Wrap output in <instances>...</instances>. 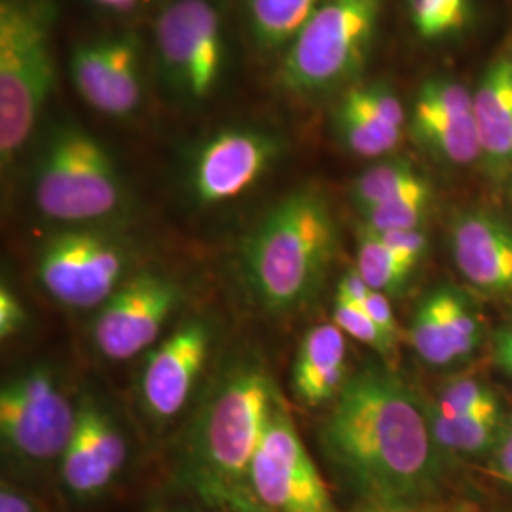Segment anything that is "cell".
<instances>
[{
    "mask_svg": "<svg viewBox=\"0 0 512 512\" xmlns=\"http://www.w3.org/2000/svg\"><path fill=\"white\" fill-rule=\"evenodd\" d=\"M325 0H243L249 33L264 52L287 50Z\"/></svg>",
    "mask_w": 512,
    "mask_h": 512,
    "instance_id": "22",
    "label": "cell"
},
{
    "mask_svg": "<svg viewBox=\"0 0 512 512\" xmlns=\"http://www.w3.org/2000/svg\"><path fill=\"white\" fill-rule=\"evenodd\" d=\"M370 291L372 289L366 285L365 279L357 272V268H353V270H348L346 274L342 275V279L338 283V289H336V296L348 298L351 302L365 304Z\"/></svg>",
    "mask_w": 512,
    "mask_h": 512,
    "instance_id": "34",
    "label": "cell"
},
{
    "mask_svg": "<svg viewBox=\"0 0 512 512\" xmlns=\"http://www.w3.org/2000/svg\"><path fill=\"white\" fill-rule=\"evenodd\" d=\"M211 349V330L203 319H188L158 348L141 374V401L154 421L175 418L192 395Z\"/></svg>",
    "mask_w": 512,
    "mask_h": 512,
    "instance_id": "16",
    "label": "cell"
},
{
    "mask_svg": "<svg viewBox=\"0 0 512 512\" xmlns=\"http://www.w3.org/2000/svg\"><path fill=\"white\" fill-rule=\"evenodd\" d=\"M27 323V311L12 287L2 283L0 287V336L12 338Z\"/></svg>",
    "mask_w": 512,
    "mask_h": 512,
    "instance_id": "32",
    "label": "cell"
},
{
    "mask_svg": "<svg viewBox=\"0 0 512 512\" xmlns=\"http://www.w3.org/2000/svg\"><path fill=\"white\" fill-rule=\"evenodd\" d=\"M281 393L253 357L228 366L213 385L186 439L183 478L207 505L224 512H264L251 467Z\"/></svg>",
    "mask_w": 512,
    "mask_h": 512,
    "instance_id": "2",
    "label": "cell"
},
{
    "mask_svg": "<svg viewBox=\"0 0 512 512\" xmlns=\"http://www.w3.org/2000/svg\"><path fill=\"white\" fill-rule=\"evenodd\" d=\"M181 302V287L160 272H137L101 306L93 342L112 361H128L150 348Z\"/></svg>",
    "mask_w": 512,
    "mask_h": 512,
    "instance_id": "11",
    "label": "cell"
},
{
    "mask_svg": "<svg viewBox=\"0 0 512 512\" xmlns=\"http://www.w3.org/2000/svg\"><path fill=\"white\" fill-rule=\"evenodd\" d=\"M128 461V440L109 414L93 401L76 406V427L61 463L67 492L80 499L103 494Z\"/></svg>",
    "mask_w": 512,
    "mask_h": 512,
    "instance_id": "18",
    "label": "cell"
},
{
    "mask_svg": "<svg viewBox=\"0 0 512 512\" xmlns=\"http://www.w3.org/2000/svg\"><path fill=\"white\" fill-rule=\"evenodd\" d=\"M342 97H346L357 107L380 116L382 120L397 126V128L404 129V126L408 124V114L404 110L403 101L387 84H382V82L357 84V86H351Z\"/></svg>",
    "mask_w": 512,
    "mask_h": 512,
    "instance_id": "30",
    "label": "cell"
},
{
    "mask_svg": "<svg viewBox=\"0 0 512 512\" xmlns=\"http://www.w3.org/2000/svg\"><path fill=\"white\" fill-rule=\"evenodd\" d=\"M52 0H0V156L29 141L54 86Z\"/></svg>",
    "mask_w": 512,
    "mask_h": 512,
    "instance_id": "4",
    "label": "cell"
},
{
    "mask_svg": "<svg viewBox=\"0 0 512 512\" xmlns=\"http://www.w3.org/2000/svg\"><path fill=\"white\" fill-rule=\"evenodd\" d=\"M446 416H501L505 414L501 399L492 385L475 376H458L440 387L433 403Z\"/></svg>",
    "mask_w": 512,
    "mask_h": 512,
    "instance_id": "28",
    "label": "cell"
},
{
    "mask_svg": "<svg viewBox=\"0 0 512 512\" xmlns=\"http://www.w3.org/2000/svg\"><path fill=\"white\" fill-rule=\"evenodd\" d=\"M92 2L101 6V8L118 12V14H129V12L145 8L148 4H152L154 0H92Z\"/></svg>",
    "mask_w": 512,
    "mask_h": 512,
    "instance_id": "36",
    "label": "cell"
},
{
    "mask_svg": "<svg viewBox=\"0 0 512 512\" xmlns=\"http://www.w3.org/2000/svg\"><path fill=\"white\" fill-rule=\"evenodd\" d=\"M76 427V406L54 372L33 366L0 391V437L4 450L29 465L61 459Z\"/></svg>",
    "mask_w": 512,
    "mask_h": 512,
    "instance_id": "8",
    "label": "cell"
},
{
    "mask_svg": "<svg viewBox=\"0 0 512 512\" xmlns=\"http://www.w3.org/2000/svg\"><path fill=\"white\" fill-rule=\"evenodd\" d=\"M361 232H365V230H361ZM366 234L382 241L389 251L401 256L404 262H408L414 268H418V264L429 251V238L421 228H416V230H391V232H378V234L366 232Z\"/></svg>",
    "mask_w": 512,
    "mask_h": 512,
    "instance_id": "31",
    "label": "cell"
},
{
    "mask_svg": "<svg viewBox=\"0 0 512 512\" xmlns=\"http://www.w3.org/2000/svg\"><path fill=\"white\" fill-rule=\"evenodd\" d=\"M431 433L446 458H488L501 439L509 416H446L425 403Z\"/></svg>",
    "mask_w": 512,
    "mask_h": 512,
    "instance_id": "21",
    "label": "cell"
},
{
    "mask_svg": "<svg viewBox=\"0 0 512 512\" xmlns=\"http://www.w3.org/2000/svg\"><path fill=\"white\" fill-rule=\"evenodd\" d=\"M427 183L429 179L412 162L403 158H389L370 165L353 181L351 202L361 213Z\"/></svg>",
    "mask_w": 512,
    "mask_h": 512,
    "instance_id": "24",
    "label": "cell"
},
{
    "mask_svg": "<svg viewBox=\"0 0 512 512\" xmlns=\"http://www.w3.org/2000/svg\"><path fill=\"white\" fill-rule=\"evenodd\" d=\"M338 249V228L325 196L298 188L266 213L243 243L247 287L264 310L296 311L311 302Z\"/></svg>",
    "mask_w": 512,
    "mask_h": 512,
    "instance_id": "3",
    "label": "cell"
},
{
    "mask_svg": "<svg viewBox=\"0 0 512 512\" xmlns=\"http://www.w3.org/2000/svg\"><path fill=\"white\" fill-rule=\"evenodd\" d=\"M450 251L476 291L512 298V222L488 207L461 209L450 224Z\"/></svg>",
    "mask_w": 512,
    "mask_h": 512,
    "instance_id": "17",
    "label": "cell"
},
{
    "mask_svg": "<svg viewBox=\"0 0 512 512\" xmlns=\"http://www.w3.org/2000/svg\"><path fill=\"white\" fill-rule=\"evenodd\" d=\"M357 272L365 279L372 291L397 296L404 293L414 277V266L404 262L401 256L389 251L382 241L359 232Z\"/></svg>",
    "mask_w": 512,
    "mask_h": 512,
    "instance_id": "26",
    "label": "cell"
},
{
    "mask_svg": "<svg viewBox=\"0 0 512 512\" xmlns=\"http://www.w3.org/2000/svg\"><path fill=\"white\" fill-rule=\"evenodd\" d=\"M332 319H334V325L344 334L374 349L378 355L384 357L385 361H391L397 355L399 346L385 336L382 329L374 323V319L368 315L363 304L336 296L334 308H332Z\"/></svg>",
    "mask_w": 512,
    "mask_h": 512,
    "instance_id": "29",
    "label": "cell"
},
{
    "mask_svg": "<svg viewBox=\"0 0 512 512\" xmlns=\"http://www.w3.org/2000/svg\"><path fill=\"white\" fill-rule=\"evenodd\" d=\"M158 512H192V511H184V509H171V511H158Z\"/></svg>",
    "mask_w": 512,
    "mask_h": 512,
    "instance_id": "40",
    "label": "cell"
},
{
    "mask_svg": "<svg viewBox=\"0 0 512 512\" xmlns=\"http://www.w3.org/2000/svg\"><path fill=\"white\" fill-rule=\"evenodd\" d=\"M494 355H511L512 357V325L495 334Z\"/></svg>",
    "mask_w": 512,
    "mask_h": 512,
    "instance_id": "37",
    "label": "cell"
},
{
    "mask_svg": "<svg viewBox=\"0 0 512 512\" xmlns=\"http://www.w3.org/2000/svg\"><path fill=\"white\" fill-rule=\"evenodd\" d=\"M348 380L346 334L334 323L308 330L294 359V399L310 408L321 406L336 399Z\"/></svg>",
    "mask_w": 512,
    "mask_h": 512,
    "instance_id": "20",
    "label": "cell"
},
{
    "mask_svg": "<svg viewBox=\"0 0 512 512\" xmlns=\"http://www.w3.org/2000/svg\"><path fill=\"white\" fill-rule=\"evenodd\" d=\"M33 194L48 219L82 224L112 215L124 198L109 150L86 129H55L38 158Z\"/></svg>",
    "mask_w": 512,
    "mask_h": 512,
    "instance_id": "6",
    "label": "cell"
},
{
    "mask_svg": "<svg viewBox=\"0 0 512 512\" xmlns=\"http://www.w3.org/2000/svg\"><path fill=\"white\" fill-rule=\"evenodd\" d=\"M408 128L414 141L440 164H480L473 90L456 78L431 76L421 82L408 114Z\"/></svg>",
    "mask_w": 512,
    "mask_h": 512,
    "instance_id": "13",
    "label": "cell"
},
{
    "mask_svg": "<svg viewBox=\"0 0 512 512\" xmlns=\"http://www.w3.org/2000/svg\"><path fill=\"white\" fill-rule=\"evenodd\" d=\"M473 116L480 165L494 181L512 177V46L501 50L482 71L473 90Z\"/></svg>",
    "mask_w": 512,
    "mask_h": 512,
    "instance_id": "19",
    "label": "cell"
},
{
    "mask_svg": "<svg viewBox=\"0 0 512 512\" xmlns=\"http://www.w3.org/2000/svg\"><path fill=\"white\" fill-rule=\"evenodd\" d=\"M0 512H38L33 503L23 494L16 492L12 486L2 484L0 492Z\"/></svg>",
    "mask_w": 512,
    "mask_h": 512,
    "instance_id": "35",
    "label": "cell"
},
{
    "mask_svg": "<svg viewBox=\"0 0 512 512\" xmlns=\"http://www.w3.org/2000/svg\"><path fill=\"white\" fill-rule=\"evenodd\" d=\"M71 78L80 97L97 112L124 118L141 107L143 54L133 33L93 38L71 54Z\"/></svg>",
    "mask_w": 512,
    "mask_h": 512,
    "instance_id": "14",
    "label": "cell"
},
{
    "mask_svg": "<svg viewBox=\"0 0 512 512\" xmlns=\"http://www.w3.org/2000/svg\"><path fill=\"white\" fill-rule=\"evenodd\" d=\"M384 0H325L283 55L281 84L296 95L327 93L363 71Z\"/></svg>",
    "mask_w": 512,
    "mask_h": 512,
    "instance_id": "5",
    "label": "cell"
},
{
    "mask_svg": "<svg viewBox=\"0 0 512 512\" xmlns=\"http://www.w3.org/2000/svg\"><path fill=\"white\" fill-rule=\"evenodd\" d=\"M321 450L365 503L414 512L439 492L446 456L425 403L387 366L349 376L319 429Z\"/></svg>",
    "mask_w": 512,
    "mask_h": 512,
    "instance_id": "1",
    "label": "cell"
},
{
    "mask_svg": "<svg viewBox=\"0 0 512 512\" xmlns=\"http://www.w3.org/2000/svg\"><path fill=\"white\" fill-rule=\"evenodd\" d=\"M435 200L433 184L427 183L401 196L361 211V230L365 232H391V230H416L427 219Z\"/></svg>",
    "mask_w": 512,
    "mask_h": 512,
    "instance_id": "27",
    "label": "cell"
},
{
    "mask_svg": "<svg viewBox=\"0 0 512 512\" xmlns=\"http://www.w3.org/2000/svg\"><path fill=\"white\" fill-rule=\"evenodd\" d=\"M495 363L499 365V368L512 378V357L511 355H494Z\"/></svg>",
    "mask_w": 512,
    "mask_h": 512,
    "instance_id": "38",
    "label": "cell"
},
{
    "mask_svg": "<svg viewBox=\"0 0 512 512\" xmlns=\"http://www.w3.org/2000/svg\"><path fill=\"white\" fill-rule=\"evenodd\" d=\"M131 255L122 239L99 230H67L48 239L38 253L40 285L73 310L103 306L128 279Z\"/></svg>",
    "mask_w": 512,
    "mask_h": 512,
    "instance_id": "9",
    "label": "cell"
},
{
    "mask_svg": "<svg viewBox=\"0 0 512 512\" xmlns=\"http://www.w3.org/2000/svg\"><path fill=\"white\" fill-rule=\"evenodd\" d=\"M332 129L340 145L361 158H382L393 152L399 147L404 131L357 107L346 97L334 109Z\"/></svg>",
    "mask_w": 512,
    "mask_h": 512,
    "instance_id": "23",
    "label": "cell"
},
{
    "mask_svg": "<svg viewBox=\"0 0 512 512\" xmlns=\"http://www.w3.org/2000/svg\"><path fill=\"white\" fill-rule=\"evenodd\" d=\"M408 338L425 365L450 368L475 355L484 329L475 302L456 285L442 283L421 296Z\"/></svg>",
    "mask_w": 512,
    "mask_h": 512,
    "instance_id": "15",
    "label": "cell"
},
{
    "mask_svg": "<svg viewBox=\"0 0 512 512\" xmlns=\"http://www.w3.org/2000/svg\"><path fill=\"white\" fill-rule=\"evenodd\" d=\"M408 18L421 40L454 42L473 27L476 4L475 0H408Z\"/></svg>",
    "mask_w": 512,
    "mask_h": 512,
    "instance_id": "25",
    "label": "cell"
},
{
    "mask_svg": "<svg viewBox=\"0 0 512 512\" xmlns=\"http://www.w3.org/2000/svg\"><path fill=\"white\" fill-rule=\"evenodd\" d=\"M154 50L165 90L181 105L205 103L226 71V33L211 0H173L154 25Z\"/></svg>",
    "mask_w": 512,
    "mask_h": 512,
    "instance_id": "7",
    "label": "cell"
},
{
    "mask_svg": "<svg viewBox=\"0 0 512 512\" xmlns=\"http://www.w3.org/2000/svg\"><path fill=\"white\" fill-rule=\"evenodd\" d=\"M281 154L283 143L270 131L222 129L196 148L190 190L202 205L236 200L279 162Z\"/></svg>",
    "mask_w": 512,
    "mask_h": 512,
    "instance_id": "12",
    "label": "cell"
},
{
    "mask_svg": "<svg viewBox=\"0 0 512 512\" xmlns=\"http://www.w3.org/2000/svg\"><path fill=\"white\" fill-rule=\"evenodd\" d=\"M511 198H512V177H511Z\"/></svg>",
    "mask_w": 512,
    "mask_h": 512,
    "instance_id": "41",
    "label": "cell"
},
{
    "mask_svg": "<svg viewBox=\"0 0 512 512\" xmlns=\"http://www.w3.org/2000/svg\"><path fill=\"white\" fill-rule=\"evenodd\" d=\"M251 486L264 512H338L283 397L256 450Z\"/></svg>",
    "mask_w": 512,
    "mask_h": 512,
    "instance_id": "10",
    "label": "cell"
},
{
    "mask_svg": "<svg viewBox=\"0 0 512 512\" xmlns=\"http://www.w3.org/2000/svg\"><path fill=\"white\" fill-rule=\"evenodd\" d=\"M511 421H512V418H511Z\"/></svg>",
    "mask_w": 512,
    "mask_h": 512,
    "instance_id": "42",
    "label": "cell"
},
{
    "mask_svg": "<svg viewBox=\"0 0 512 512\" xmlns=\"http://www.w3.org/2000/svg\"><path fill=\"white\" fill-rule=\"evenodd\" d=\"M363 306H365V310L368 311V315L374 319V323L382 329L385 336H387L393 344L399 346L401 329H399L397 317H395L393 308H391L389 296L384 293H378V291H370Z\"/></svg>",
    "mask_w": 512,
    "mask_h": 512,
    "instance_id": "33",
    "label": "cell"
},
{
    "mask_svg": "<svg viewBox=\"0 0 512 512\" xmlns=\"http://www.w3.org/2000/svg\"><path fill=\"white\" fill-rule=\"evenodd\" d=\"M351 512H404L395 511V509H389V507H382V505H374V503H363L359 509Z\"/></svg>",
    "mask_w": 512,
    "mask_h": 512,
    "instance_id": "39",
    "label": "cell"
}]
</instances>
